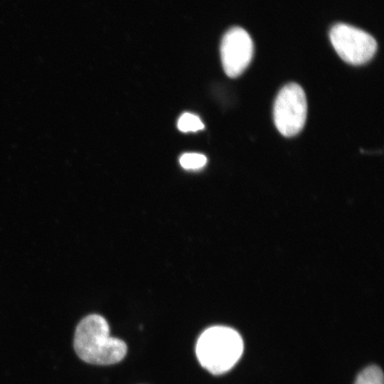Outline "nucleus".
I'll return each mask as SVG.
<instances>
[{
    "mask_svg": "<svg viewBox=\"0 0 384 384\" xmlns=\"http://www.w3.org/2000/svg\"><path fill=\"white\" fill-rule=\"evenodd\" d=\"M73 346L78 356L95 365H110L124 358L126 343L110 335L106 319L98 314L87 316L76 327Z\"/></svg>",
    "mask_w": 384,
    "mask_h": 384,
    "instance_id": "obj_1",
    "label": "nucleus"
},
{
    "mask_svg": "<svg viewBox=\"0 0 384 384\" xmlns=\"http://www.w3.org/2000/svg\"><path fill=\"white\" fill-rule=\"evenodd\" d=\"M243 341L235 329L223 326H211L199 336L196 353L201 365L213 375L230 370L243 352Z\"/></svg>",
    "mask_w": 384,
    "mask_h": 384,
    "instance_id": "obj_2",
    "label": "nucleus"
},
{
    "mask_svg": "<svg viewBox=\"0 0 384 384\" xmlns=\"http://www.w3.org/2000/svg\"><path fill=\"white\" fill-rule=\"evenodd\" d=\"M307 113L306 95L302 87L290 82L278 92L273 108V119L278 131L292 137L304 127Z\"/></svg>",
    "mask_w": 384,
    "mask_h": 384,
    "instance_id": "obj_3",
    "label": "nucleus"
},
{
    "mask_svg": "<svg viewBox=\"0 0 384 384\" xmlns=\"http://www.w3.org/2000/svg\"><path fill=\"white\" fill-rule=\"evenodd\" d=\"M329 38L340 58L351 65L366 63L377 50V42L371 35L346 23L332 26Z\"/></svg>",
    "mask_w": 384,
    "mask_h": 384,
    "instance_id": "obj_4",
    "label": "nucleus"
},
{
    "mask_svg": "<svg viewBox=\"0 0 384 384\" xmlns=\"http://www.w3.org/2000/svg\"><path fill=\"white\" fill-rule=\"evenodd\" d=\"M254 46L249 33L240 27L229 29L221 41L220 56L225 73L236 78L243 73L252 60Z\"/></svg>",
    "mask_w": 384,
    "mask_h": 384,
    "instance_id": "obj_5",
    "label": "nucleus"
},
{
    "mask_svg": "<svg viewBox=\"0 0 384 384\" xmlns=\"http://www.w3.org/2000/svg\"><path fill=\"white\" fill-rule=\"evenodd\" d=\"M355 384H383V373L376 366L366 368L358 375Z\"/></svg>",
    "mask_w": 384,
    "mask_h": 384,
    "instance_id": "obj_6",
    "label": "nucleus"
},
{
    "mask_svg": "<svg viewBox=\"0 0 384 384\" xmlns=\"http://www.w3.org/2000/svg\"><path fill=\"white\" fill-rule=\"evenodd\" d=\"M178 128L183 132H196L204 128V125L200 118L191 113L183 114L178 121Z\"/></svg>",
    "mask_w": 384,
    "mask_h": 384,
    "instance_id": "obj_7",
    "label": "nucleus"
},
{
    "mask_svg": "<svg viewBox=\"0 0 384 384\" xmlns=\"http://www.w3.org/2000/svg\"><path fill=\"white\" fill-rule=\"evenodd\" d=\"M206 157L198 153H186L179 159L180 164L186 169H198L206 164Z\"/></svg>",
    "mask_w": 384,
    "mask_h": 384,
    "instance_id": "obj_8",
    "label": "nucleus"
}]
</instances>
